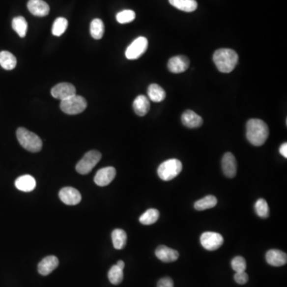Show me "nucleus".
Segmentation results:
<instances>
[{
	"mask_svg": "<svg viewBox=\"0 0 287 287\" xmlns=\"http://www.w3.org/2000/svg\"><path fill=\"white\" fill-rule=\"evenodd\" d=\"M231 267L235 272H243L247 269V262L242 256H236L231 261Z\"/></svg>",
	"mask_w": 287,
	"mask_h": 287,
	"instance_id": "obj_33",
	"label": "nucleus"
},
{
	"mask_svg": "<svg viewBox=\"0 0 287 287\" xmlns=\"http://www.w3.org/2000/svg\"><path fill=\"white\" fill-rule=\"evenodd\" d=\"M102 159L101 152L96 150H92L86 152L81 161L77 164L76 171L81 175L89 174L93 168L97 165Z\"/></svg>",
	"mask_w": 287,
	"mask_h": 287,
	"instance_id": "obj_5",
	"label": "nucleus"
},
{
	"mask_svg": "<svg viewBox=\"0 0 287 287\" xmlns=\"http://www.w3.org/2000/svg\"><path fill=\"white\" fill-rule=\"evenodd\" d=\"M222 169L227 177L233 178L237 173L236 159L231 152H226L222 159Z\"/></svg>",
	"mask_w": 287,
	"mask_h": 287,
	"instance_id": "obj_12",
	"label": "nucleus"
},
{
	"mask_svg": "<svg viewBox=\"0 0 287 287\" xmlns=\"http://www.w3.org/2000/svg\"><path fill=\"white\" fill-rule=\"evenodd\" d=\"M156 257L164 262H175L179 258V252L166 246H159L155 251Z\"/></svg>",
	"mask_w": 287,
	"mask_h": 287,
	"instance_id": "obj_16",
	"label": "nucleus"
},
{
	"mask_svg": "<svg viewBox=\"0 0 287 287\" xmlns=\"http://www.w3.org/2000/svg\"><path fill=\"white\" fill-rule=\"evenodd\" d=\"M183 165L177 159H169L161 164L157 169L159 177L164 181L175 179L182 172Z\"/></svg>",
	"mask_w": 287,
	"mask_h": 287,
	"instance_id": "obj_4",
	"label": "nucleus"
},
{
	"mask_svg": "<svg viewBox=\"0 0 287 287\" xmlns=\"http://www.w3.org/2000/svg\"><path fill=\"white\" fill-rule=\"evenodd\" d=\"M105 33V26L100 19H94L90 24V34L94 39H101Z\"/></svg>",
	"mask_w": 287,
	"mask_h": 287,
	"instance_id": "obj_27",
	"label": "nucleus"
},
{
	"mask_svg": "<svg viewBox=\"0 0 287 287\" xmlns=\"http://www.w3.org/2000/svg\"><path fill=\"white\" fill-rule=\"evenodd\" d=\"M234 281L239 285H244L248 282V275L245 271L236 272L234 276Z\"/></svg>",
	"mask_w": 287,
	"mask_h": 287,
	"instance_id": "obj_34",
	"label": "nucleus"
},
{
	"mask_svg": "<svg viewBox=\"0 0 287 287\" xmlns=\"http://www.w3.org/2000/svg\"><path fill=\"white\" fill-rule=\"evenodd\" d=\"M15 185L19 191L30 192L35 188V179L30 175H21L15 180Z\"/></svg>",
	"mask_w": 287,
	"mask_h": 287,
	"instance_id": "obj_19",
	"label": "nucleus"
},
{
	"mask_svg": "<svg viewBox=\"0 0 287 287\" xmlns=\"http://www.w3.org/2000/svg\"><path fill=\"white\" fill-rule=\"evenodd\" d=\"M51 95L56 99L61 101L68 99L73 96L76 95V89L74 85L68 83H61L56 85L51 89Z\"/></svg>",
	"mask_w": 287,
	"mask_h": 287,
	"instance_id": "obj_9",
	"label": "nucleus"
},
{
	"mask_svg": "<svg viewBox=\"0 0 287 287\" xmlns=\"http://www.w3.org/2000/svg\"><path fill=\"white\" fill-rule=\"evenodd\" d=\"M169 2L172 6L184 12L195 11L198 6L196 0H169Z\"/></svg>",
	"mask_w": 287,
	"mask_h": 287,
	"instance_id": "obj_21",
	"label": "nucleus"
},
{
	"mask_svg": "<svg viewBox=\"0 0 287 287\" xmlns=\"http://www.w3.org/2000/svg\"><path fill=\"white\" fill-rule=\"evenodd\" d=\"M133 110L138 116H145L150 110V102L148 97L144 95L138 96L133 102Z\"/></svg>",
	"mask_w": 287,
	"mask_h": 287,
	"instance_id": "obj_20",
	"label": "nucleus"
},
{
	"mask_svg": "<svg viewBox=\"0 0 287 287\" xmlns=\"http://www.w3.org/2000/svg\"><path fill=\"white\" fill-rule=\"evenodd\" d=\"M58 264H59V261L56 256H47L38 263V273L43 276H47L57 268Z\"/></svg>",
	"mask_w": 287,
	"mask_h": 287,
	"instance_id": "obj_14",
	"label": "nucleus"
},
{
	"mask_svg": "<svg viewBox=\"0 0 287 287\" xmlns=\"http://www.w3.org/2000/svg\"><path fill=\"white\" fill-rule=\"evenodd\" d=\"M86 107V101L84 97L79 95H74L68 99L61 101L60 104L61 111L69 115L81 114Z\"/></svg>",
	"mask_w": 287,
	"mask_h": 287,
	"instance_id": "obj_6",
	"label": "nucleus"
},
{
	"mask_svg": "<svg viewBox=\"0 0 287 287\" xmlns=\"http://www.w3.org/2000/svg\"><path fill=\"white\" fill-rule=\"evenodd\" d=\"M157 287H174V283L171 278L165 277L158 282Z\"/></svg>",
	"mask_w": 287,
	"mask_h": 287,
	"instance_id": "obj_35",
	"label": "nucleus"
},
{
	"mask_svg": "<svg viewBox=\"0 0 287 287\" xmlns=\"http://www.w3.org/2000/svg\"><path fill=\"white\" fill-rule=\"evenodd\" d=\"M108 278H109L110 283L114 285H119L124 279V273H123L122 269H120L116 265H114L109 270Z\"/></svg>",
	"mask_w": 287,
	"mask_h": 287,
	"instance_id": "obj_29",
	"label": "nucleus"
},
{
	"mask_svg": "<svg viewBox=\"0 0 287 287\" xmlns=\"http://www.w3.org/2000/svg\"><path fill=\"white\" fill-rule=\"evenodd\" d=\"M266 259L270 266H282L287 264V256L285 252L279 250H270L266 253Z\"/></svg>",
	"mask_w": 287,
	"mask_h": 287,
	"instance_id": "obj_17",
	"label": "nucleus"
},
{
	"mask_svg": "<svg viewBox=\"0 0 287 287\" xmlns=\"http://www.w3.org/2000/svg\"><path fill=\"white\" fill-rule=\"evenodd\" d=\"M16 137L23 148L30 152H38L42 150V142L35 133L20 127L16 131Z\"/></svg>",
	"mask_w": 287,
	"mask_h": 287,
	"instance_id": "obj_3",
	"label": "nucleus"
},
{
	"mask_svg": "<svg viewBox=\"0 0 287 287\" xmlns=\"http://www.w3.org/2000/svg\"><path fill=\"white\" fill-rule=\"evenodd\" d=\"M279 152L281 153L282 156L287 158V144L284 143L282 144L281 147L279 148Z\"/></svg>",
	"mask_w": 287,
	"mask_h": 287,
	"instance_id": "obj_36",
	"label": "nucleus"
},
{
	"mask_svg": "<svg viewBox=\"0 0 287 287\" xmlns=\"http://www.w3.org/2000/svg\"><path fill=\"white\" fill-rule=\"evenodd\" d=\"M135 12L132 10H124V11H120V12L117 13L116 16V21L120 24L131 23L135 19Z\"/></svg>",
	"mask_w": 287,
	"mask_h": 287,
	"instance_id": "obj_32",
	"label": "nucleus"
},
{
	"mask_svg": "<svg viewBox=\"0 0 287 287\" xmlns=\"http://www.w3.org/2000/svg\"><path fill=\"white\" fill-rule=\"evenodd\" d=\"M68 27L67 19L59 17L56 19L52 27V34L57 37L62 35L65 33Z\"/></svg>",
	"mask_w": 287,
	"mask_h": 287,
	"instance_id": "obj_30",
	"label": "nucleus"
},
{
	"mask_svg": "<svg viewBox=\"0 0 287 287\" xmlns=\"http://www.w3.org/2000/svg\"><path fill=\"white\" fill-rule=\"evenodd\" d=\"M116 265L122 270L125 268V262H123L122 260H119L118 262H116Z\"/></svg>",
	"mask_w": 287,
	"mask_h": 287,
	"instance_id": "obj_37",
	"label": "nucleus"
},
{
	"mask_svg": "<svg viewBox=\"0 0 287 287\" xmlns=\"http://www.w3.org/2000/svg\"><path fill=\"white\" fill-rule=\"evenodd\" d=\"M112 241L115 249H123L126 245V232L122 229H115L112 232Z\"/></svg>",
	"mask_w": 287,
	"mask_h": 287,
	"instance_id": "obj_24",
	"label": "nucleus"
},
{
	"mask_svg": "<svg viewBox=\"0 0 287 287\" xmlns=\"http://www.w3.org/2000/svg\"><path fill=\"white\" fill-rule=\"evenodd\" d=\"M217 204V199L214 196H207L204 198L197 201L194 204V207L197 211H204L215 207Z\"/></svg>",
	"mask_w": 287,
	"mask_h": 287,
	"instance_id": "obj_26",
	"label": "nucleus"
},
{
	"mask_svg": "<svg viewBox=\"0 0 287 287\" xmlns=\"http://www.w3.org/2000/svg\"><path fill=\"white\" fill-rule=\"evenodd\" d=\"M213 61L219 71L228 74L238 64L239 55L230 49H219L214 53Z\"/></svg>",
	"mask_w": 287,
	"mask_h": 287,
	"instance_id": "obj_2",
	"label": "nucleus"
},
{
	"mask_svg": "<svg viewBox=\"0 0 287 287\" xmlns=\"http://www.w3.org/2000/svg\"><path fill=\"white\" fill-rule=\"evenodd\" d=\"M268 126L260 119H251L247 123V138L251 144L261 146L268 138Z\"/></svg>",
	"mask_w": 287,
	"mask_h": 287,
	"instance_id": "obj_1",
	"label": "nucleus"
},
{
	"mask_svg": "<svg viewBox=\"0 0 287 287\" xmlns=\"http://www.w3.org/2000/svg\"><path fill=\"white\" fill-rule=\"evenodd\" d=\"M189 66V59L184 55L175 56L170 58L168 63L169 71L174 74H180L188 70Z\"/></svg>",
	"mask_w": 287,
	"mask_h": 287,
	"instance_id": "obj_13",
	"label": "nucleus"
},
{
	"mask_svg": "<svg viewBox=\"0 0 287 287\" xmlns=\"http://www.w3.org/2000/svg\"><path fill=\"white\" fill-rule=\"evenodd\" d=\"M255 209H256L257 215L262 219H266L270 215V208H269L268 203L264 199H259L256 201Z\"/></svg>",
	"mask_w": 287,
	"mask_h": 287,
	"instance_id": "obj_31",
	"label": "nucleus"
},
{
	"mask_svg": "<svg viewBox=\"0 0 287 287\" xmlns=\"http://www.w3.org/2000/svg\"><path fill=\"white\" fill-rule=\"evenodd\" d=\"M58 196L61 202L66 205H77L82 201L80 192L72 187L61 188Z\"/></svg>",
	"mask_w": 287,
	"mask_h": 287,
	"instance_id": "obj_10",
	"label": "nucleus"
},
{
	"mask_svg": "<svg viewBox=\"0 0 287 287\" xmlns=\"http://www.w3.org/2000/svg\"><path fill=\"white\" fill-rule=\"evenodd\" d=\"M116 169L114 167H106L100 169L94 176V182L100 187L109 185L116 176Z\"/></svg>",
	"mask_w": 287,
	"mask_h": 287,
	"instance_id": "obj_11",
	"label": "nucleus"
},
{
	"mask_svg": "<svg viewBox=\"0 0 287 287\" xmlns=\"http://www.w3.org/2000/svg\"><path fill=\"white\" fill-rule=\"evenodd\" d=\"M28 8L32 15L44 17L50 12V6L43 0H29Z\"/></svg>",
	"mask_w": 287,
	"mask_h": 287,
	"instance_id": "obj_15",
	"label": "nucleus"
},
{
	"mask_svg": "<svg viewBox=\"0 0 287 287\" xmlns=\"http://www.w3.org/2000/svg\"><path fill=\"white\" fill-rule=\"evenodd\" d=\"M182 123L188 128L196 129L203 125V119L192 110H186L181 116Z\"/></svg>",
	"mask_w": 287,
	"mask_h": 287,
	"instance_id": "obj_18",
	"label": "nucleus"
},
{
	"mask_svg": "<svg viewBox=\"0 0 287 287\" xmlns=\"http://www.w3.org/2000/svg\"><path fill=\"white\" fill-rule=\"evenodd\" d=\"M17 65V60L15 55L9 51H3L0 52V66L4 70H11L15 69Z\"/></svg>",
	"mask_w": 287,
	"mask_h": 287,
	"instance_id": "obj_22",
	"label": "nucleus"
},
{
	"mask_svg": "<svg viewBox=\"0 0 287 287\" xmlns=\"http://www.w3.org/2000/svg\"><path fill=\"white\" fill-rule=\"evenodd\" d=\"M159 217H160V212L158 210L151 208V209L147 210L143 215H142L139 220L141 224L144 225H152L158 220Z\"/></svg>",
	"mask_w": 287,
	"mask_h": 287,
	"instance_id": "obj_28",
	"label": "nucleus"
},
{
	"mask_svg": "<svg viewBox=\"0 0 287 287\" xmlns=\"http://www.w3.org/2000/svg\"><path fill=\"white\" fill-rule=\"evenodd\" d=\"M148 39L145 37H139L129 45L125 51V57L129 60H135L142 57L148 49Z\"/></svg>",
	"mask_w": 287,
	"mask_h": 287,
	"instance_id": "obj_7",
	"label": "nucleus"
},
{
	"mask_svg": "<svg viewBox=\"0 0 287 287\" xmlns=\"http://www.w3.org/2000/svg\"><path fill=\"white\" fill-rule=\"evenodd\" d=\"M148 95L152 102H163L166 97V93L162 87L157 84H151L148 86Z\"/></svg>",
	"mask_w": 287,
	"mask_h": 287,
	"instance_id": "obj_23",
	"label": "nucleus"
},
{
	"mask_svg": "<svg viewBox=\"0 0 287 287\" xmlns=\"http://www.w3.org/2000/svg\"><path fill=\"white\" fill-rule=\"evenodd\" d=\"M12 28L15 30L20 38H24L27 32H28V22L23 16H18L13 19Z\"/></svg>",
	"mask_w": 287,
	"mask_h": 287,
	"instance_id": "obj_25",
	"label": "nucleus"
},
{
	"mask_svg": "<svg viewBox=\"0 0 287 287\" xmlns=\"http://www.w3.org/2000/svg\"><path fill=\"white\" fill-rule=\"evenodd\" d=\"M224 239L219 233L207 231L201 236V245L207 251H216L224 244Z\"/></svg>",
	"mask_w": 287,
	"mask_h": 287,
	"instance_id": "obj_8",
	"label": "nucleus"
}]
</instances>
